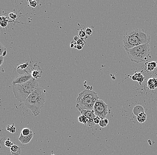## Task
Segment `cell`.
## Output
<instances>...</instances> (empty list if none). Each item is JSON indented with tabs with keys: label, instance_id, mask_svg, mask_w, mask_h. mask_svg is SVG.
Instances as JSON below:
<instances>
[{
	"label": "cell",
	"instance_id": "1",
	"mask_svg": "<svg viewBox=\"0 0 157 155\" xmlns=\"http://www.w3.org/2000/svg\"><path fill=\"white\" fill-rule=\"evenodd\" d=\"M151 39L148 31L139 28L130 29L127 31L124 35L123 47L126 51L138 45L149 44Z\"/></svg>",
	"mask_w": 157,
	"mask_h": 155
},
{
	"label": "cell",
	"instance_id": "2",
	"mask_svg": "<svg viewBox=\"0 0 157 155\" xmlns=\"http://www.w3.org/2000/svg\"><path fill=\"white\" fill-rule=\"evenodd\" d=\"M45 102V92L42 88L38 87L28 97L24 103L26 107L32 112L33 115L37 116L40 114Z\"/></svg>",
	"mask_w": 157,
	"mask_h": 155
},
{
	"label": "cell",
	"instance_id": "3",
	"mask_svg": "<svg viewBox=\"0 0 157 155\" xmlns=\"http://www.w3.org/2000/svg\"><path fill=\"white\" fill-rule=\"evenodd\" d=\"M12 85L13 92L15 97L20 102H24L28 97L39 87L37 79L33 78L25 83Z\"/></svg>",
	"mask_w": 157,
	"mask_h": 155
},
{
	"label": "cell",
	"instance_id": "4",
	"mask_svg": "<svg viewBox=\"0 0 157 155\" xmlns=\"http://www.w3.org/2000/svg\"><path fill=\"white\" fill-rule=\"evenodd\" d=\"M126 51L131 61L139 63L148 61L151 54V48L149 44H147L138 45Z\"/></svg>",
	"mask_w": 157,
	"mask_h": 155
},
{
	"label": "cell",
	"instance_id": "5",
	"mask_svg": "<svg viewBox=\"0 0 157 155\" xmlns=\"http://www.w3.org/2000/svg\"><path fill=\"white\" fill-rule=\"evenodd\" d=\"M99 96L92 90H85L79 93L76 99V105L82 109L92 110Z\"/></svg>",
	"mask_w": 157,
	"mask_h": 155
},
{
	"label": "cell",
	"instance_id": "6",
	"mask_svg": "<svg viewBox=\"0 0 157 155\" xmlns=\"http://www.w3.org/2000/svg\"><path fill=\"white\" fill-rule=\"evenodd\" d=\"M93 110L95 115L101 119H105L109 112L107 104L104 101L99 99L96 102Z\"/></svg>",
	"mask_w": 157,
	"mask_h": 155
},
{
	"label": "cell",
	"instance_id": "7",
	"mask_svg": "<svg viewBox=\"0 0 157 155\" xmlns=\"http://www.w3.org/2000/svg\"><path fill=\"white\" fill-rule=\"evenodd\" d=\"M76 108L80 112L82 115L85 116L88 118V121L86 125L89 126L90 128H93L95 125L96 124L94 122V118L96 117L94 110H86L80 107L78 105H76Z\"/></svg>",
	"mask_w": 157,
	"mask_h": 155
},
{
	"label": "cell",
	"instance_id": "8",
	"mask_svg": "<svg viewBox=\"0 0 157 155\" xmlns=\"http://www.w3.org/2000/svg\"><path fill=\"white\" fill-rule=\"evenodd\" d=\"M33 69V65L28 63H23L17 67V71L19 74H31Z\"/></svg>",
	"mask_w": 157,
	"mask_h": 155
},
{
	"label": "cell",
	"instance_id": "9",
	"mask_svg": "<svg viewBox=\"0 0 157 155\" xmlns=\"http://www.w3.org/2000/svg\"><path fill=\"white\" fill-rule=\"evenodd\" d=\"M31 74H20L14 79L12 82V84H21L25 83L32 79Z\"/></svg>",
	"mask_w": 157,
	"mask_h": 155
},
{
	"label": "cell",
	"instance_id": "10",
	"mask_svg": "<svg viewBox=\"0 0 157 155\" xmlns=\"http://www.w3.org/2000/svg\"><path fill=\"white\" fill-rule=\"evenodd\" d=\"M42 73V70L40 69L39 66L37 63H35V64L33 65V69L31 73L33 78L37 79L38 78L41 77Z\"/></svg>",
	"mask_w": 157,
	"mask_h": 155
},
{
	"label": "cell",
	"instance_id": "11",
	"mask_svg": "<svg viewBox=\"0 0 157 155\" xmlns=\"http://www.w3.org/2000/svg\"><path fill=\"white\" fill-rule=\"evenodd\" d=\"M33 133L32 131L31 132V134L29 135H22L21 133L20 137L18 138V140L20 141L22 144H29L31 142L33 137Z\"/></svg>",
	"mask_w": 157,
	"mask_h": 155
},
{
	"label": "cell",
	"instance_id": "12",
	"mask_svg": "<svg viewBox=\"0 0 157 155\" xmlns=\"http://www.w3.org/2000/svg\"><path fill=\"white\" fill-rule=\"evenodd\" d=\"M147 86L149 89H155L157 87V79L156 78H151L147 82Z\"/></svg>",
	"mask_w": 157,
	"mask_h": 155
},
{
	"label": "cell",
	"instance_id": "13",
	"mask_svg": "<svg viewBox=\"0 0 157 155\" xmlns=\"http://www.w3.org/2000/svg\"><path fill=\"white\" fill-rule=\"evenodd\" d=\"M10 150L13 155H20L22 152L21 147L17 145H13L10 147Z\"/></svg>",
	"mask_w": 157,
	"mask_h": 155
},
{
	"label": "cell",
	"instance_id": "14",
	"mask_svg": "<svg viewBox=\"0 0 157 155\" xmlns=\"http://www.w3.org/2000/svg\"><path fill=\"white\" fill-rule=\"evenodd\" d=\"M0 142L2 145L10 148L13 145V143L10 140V138H3L1 140Z\"/></svg>",
	"mask_w": 157,
	"mask_h": 155
},
{
	"label": "cell",
	"instance_id": "15",
	"mask_svg": "<svg viewBox=\"0 0 157 155\" xmlns=\"http://www.w3.org/2000/svg\"><path fill=\"white\" fill-rule=\"evenodd\" d=\"M137 116V121L140 123H144L147 119V115L144 112H141Z\"/></svg>",
	"mask_w": 157,
	"mask_h": 155
},
{
	"label": "cell",
	"instance_id": "16",
	"mask_svg": "<svg viewBox=\"0 0 157 155\" xmlns=\"http://www.w3.org/2000/svg\"><path fill=\"white\" fill-rule=\"evenodd\" d=\"M157 62L155 61L149 62L147 65V70L148 71H151L157 67Z\"/></svg>",
	"mask_w": 157,
	"mask_h": 155
},
{
	"label": "cell",
	"instance_id": "17",
	"mask_svg": "<svg viewBox=\"0 0 157 155\" xmlns=\"http://www.w3.org/2000/svg\"><path fill=\"white\" fill-rule=\"evenodd\" d=\"M142 108H143V107L141 106H139V105L136 106L133 109V113L135 115L137 116L141 112H144V108L142 109Z\"/></svg>",
	"mask_w": 157,
	"mask_h": 155
},
{
	"label": "cell",
	"instance_id": "18",
	"mask_svg": "<svg viewBox=\"0 0 157 155\" xmlns=\"http://www.w3.org/2000/svg\"><path fill=\"white\" fill-rule=\"evenodd\" d=\"M134 75L135 76V77H136V80L140 84H141L142 82L144 81V76L142 75L141 73H136V74H135Z\"/></svg>",
	"mask_w": 157,
	"mask_h": 155
},
{
	"label": "cell",
	"instance_id": "19",
	"mask_svg": "<svg viewBox=\"0 0 157 155\" xmlns=\"http://www.w3.org/2000/svg\"><path fill=\"white\" fill-rule=\"evenodd\" d=\"M109 124V120L107 119H101L99 123V124L100 127L102 128H105Z\"/></svg>",
	"mask_w": 157,
	"mask_h": 155
},
{
	"label": "cell",
	"instance_id": "20",
	"mask_svg": "<svg viewBox=\"0 0 157 155\" xmlns=\"http://www.w3.org/2000/svg\"><path fill=\"white\" fill-rule=\"evenodd\" d=\"M78 121H79L80 123H81L86 125L87 122H88V119L85 116L82 115L81 116H79V118H78Z\"/></svg>",
	"mask_w": 157,
	"mask_h": 155
},
{
	"label": "cell",
	"instance_id": "21",
	"mask_svg": "<svg viewBox=\"0 0 157 155\" xmlns=\"http://www.w3.org/2000/svg\"><path fill=\"white\" fill-rule=\"evenodd\" d=\"M31 131L32 130H31L30 129L28 128H23L22 130L21 134L22 135L26 136V135H29L31 134Z\"/></svg>",
	"mask_w": 157,
	"mask_h": 155
},
{
	"label": "cell",
	"instance_id": "22",
	"mask_svg": "<svg viewBox=\"0 0 157 155\" xmlns=\"http://www.w3.org/2000/svg\"><path fill=\"white\" fill-rule=\"evenodd\" d=\"M6 130L11 133H14L16 132V128L14 127V124L7 126Z\"/></svg>",
	"mask_w": 157,
	"mask_h": 155
},
{
	"label": "cell",
	"instance_id": "23",
	"mask_svg": "<svg viewBox=\"0 0 157 155\" xmlns=\"http://www.w3.org/2000/svg\"><path fill=\"white\" fill-rule=\"evenodd\" d=\"M76 43L78 45H81L84 46V38H80L78 39V41H76Z\"/></svg>",
	"mask_w": 157,
	"mask_h": 155
},
{
	"label": "cell",
	"instance_id": "24",
	"mask_svg": "<svg viewBox=\"0 0 157 155\" xmlns=\"http://www.w3.org/2000/svg\"><path fill=\"white\" fill-rule=\"evenodd\" d=\"M5 50H6V48L3 46V44L0 42V56H2L3 54V52Z\"/></svg>",
	"mask_w": 157,
	"mask_h": 155
},
{
	"label": "cell",
	"instance_id": "25",
	"mask_svg": "<svg viewBox=\"0 0 157 155\" xmlns=\"http://www.w3.org/2000/svg\"><path fill=\"white\" fill-rule=\"evenodd\" d=\"M86 34L88 36H91L92 33V31L90 28L88 27L85 30Z\"/></svg>",
	"mask_w": 157,
	"mask_h": 155
},
{
	"label": "cell",
	"instance_id": "26",
	"mask_svg": "<svg viewBox=\"0 0 157 155\" xmlns=\"http://www.w3.org/2000/svg\"><path fill=\"white\" fill-rule=\"evenodd\" d=\"M85 31H83V30H81L80 31L79 33V36L80 38L84 37L86 36Z\"/></svg>",
	"mask_w": 157,
	"mask_h": 155
},
{
	"label": "cell",
	"instance_id": "27",
	"mask_svg": "<svg viewBox=\"0 0 157 155\" xmlns=\"http://www.w3.org/2000/svg\"><path fill=\"white\" fill-rule=\"evenodd\" d=\"M101 119L100 118V117L96 116V117L94 118V121L96 124H97L99 123H100V120Z\"/></svg>",
	"mask_w": 157,
	"mask_h": 155
},
{
	"label": "cell",
	"instance_id": "28",
	"mask_svg": "<svg viewBox=\"0 0 157 155\" xmlns=\"http://www.w3.org/2000/svg\"><path fill=\"white\" fill-rule=\"evenodd\" d=\"M29 5H30V6L33 7V8H34V7L36 6L38 4V2L37 1H31V2H29Z\"/></svg>",
	"mask_w": 157,
	"mask_h": 155
},
{
	"label": "cell",
	"instance_id": "29",
	"mask_svg": "<svg viewBox=\"0 0 157 155\" xmlns=\"http://www.w3.org/2000/svg\"><path fill=\"white\" fill-rule=\"evenodd\" d=\"M9 17L10 18H11L13 20H15L16 18H17V15L15 13H11L9 15Z\"/></svg>",
	"mask_w": 157,
	"mask_h": 155
},
{
	"label": "cell",
	"instance_id": "30",
	"mask_svg": "<svg viewBox=\"0 0 157 155\" xmlns=\"http://www.w3.org/2000/svg\"><path fill=\"white\" fill-rule=\"evenodd\" d=\"M4 57L2 56H0V66H2L3 64V62H4Z\"/></svg>",
	"mask_w": 157,
	"mask_h": 155
},
{
	"label": "cell",
	"instance_id": "31",
	"mask_svg": "<svg viewBox=\"0 0 157 155\" xmlns=\"http://www.w3.org/2000/svg\"><path fill=\"white\" fill-rule=\"evenodd\" d=\"M83 47V46H81V45H78V44H77V45H75L74 48H75V49H77L78 50H80L82 49Z\"/></svg>",
	"mask_w": 157,
	"mask_h": 155
},
{
	"label": "cell",
	"instance_id": "32",
	"mask_svg": "<svg viewBox=\"0 0 157 155\" xmlns=\"http://www.w3.org/2000/svg\"><path fill=\"white\" fill-rule=\"evenodd\" d=\"M76 45H77V44H76ZM75 45V43H73V41H72V42H71V43H70V48H74L75 46V45Z\"/></svg>",
	"mask_w": 157,
	"mask_h": 155
},
{
	"label": "cell",
	"instance_id": "33",
	"mask_svg": "<svg viewBox=\"0 0 157 155\" xmlns=\"http://www.w3.org/2000/svg\"><path fill=\"white\" fill-rule=\"evenodd\" d=\"M79 37H78V36H75L74 38V39L75 41H78V39H79Z\"/></svg>",
	"mask_w": 157,
	"mask_h": 155
},
{
	"label": "cell",
	"instance_id": "34",
	"mask_svg": "<svg viewBox=\"0 0 157 155\" xmlns=\"http://www.w3.org/2000/svg\"><path fill=\"white\" fill-rule=\"evenodd\" d=\"M7 54V51L6 50H5V51H4V52H3V54H2V56L3 57H5L6 56V55Z\"/></svg>",
	"mask_w": 157,
	"mask_h": 155
},
{
	"label": "cell",
	"instance_id": "35",
	"mask_svg": "<svg viewBox=\"0 0 157 155\" xmlns=\"http://www.w3.org/2000/svg\"><path fill=\"white\" fill-rule=\"evenodd\" d=\"M29 2H31V1H36V0H28Z\"/></svg>",
	"mask_w": 157,
	"mask_h": 155
},
{
	"label": "cell",
	"instance_id": "36",
	"mask_svg": "<svg viewBox=\"0 0 157 155\" xmlns=\"http://www.w3.org/2000/svg\"><path fill=\"white\" fill-rule=\"evenodd\" d=\"M52 155H54V154H52Z\"/></svg>",
	"mask_w": 157,
	"mask_h": 155
}]
</instances>
